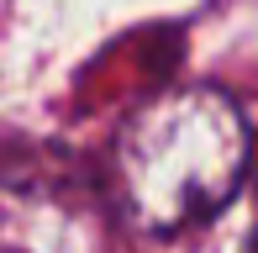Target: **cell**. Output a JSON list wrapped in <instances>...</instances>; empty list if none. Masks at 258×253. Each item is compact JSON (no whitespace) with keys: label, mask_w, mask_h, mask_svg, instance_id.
<instances>
[{"label":"cell","mask_w":258,"mask_h":253,"mask_svg":"<svg viewBox=\"0 0 258 253\" xmlns=\"http://www.w3.org/2000/svg\"><path fill=\"white\" fill-rule=\"evenodd\" d=\"M242 179L248 121L221 90H169L148 100L116 137V190L143 232H184L216 216Z\"/></svg>","instance_id":"obj_1"},{"label":"cell","mask_w":258,"mask_h":253,"mask_svg":"<svg viewBox=\"0 0 258 253\" xmlns=\"http://www.w3.org/2000/svg\"><path fill=\"white\" fill-rule=\"evenodd\" d=\"M253 190H258V179H253Z\"/></svg>","instance_id":"obj_2"}]
</instances>
